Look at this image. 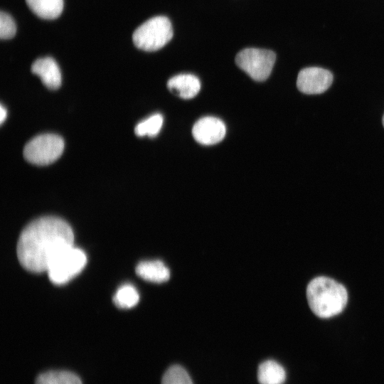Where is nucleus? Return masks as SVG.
Returning a JSON list of instances; mask_svg holds the SVG:
<instances>
[{
  "mask_svg": "<svg viewBox=\"0 0 384 384\" xmlns=\"http://www.w3.org/2000/svg\"><path fill=\"white\" fill-rule=\"evenodd\" d=\"M74 235L64 220L53 216L39 218L27 225L19 235L17 257L31 272H47L54 259L73 245Z\"/></svg>",
  "mask_w": 384,
  "mask_h": 384,
  "instance_id": "nucleus-1",
  "label": "nucleus"
},
{
  "mask_svg": "<svg viewBox=\"0 0 384 384\" xmlns=\"http://www.w3.org/2000/svg\"><path fill=\"white\" fill-rule=\"evenodd\" d=\"M306 298L313 313L320 318H330L341 313L348 301L346 289L326 277L313 279L306 288Z\"/></svg>",
  "mask_w": 384,
  "mask_h": 384,
  "instance_id": "nucleus-2",
  "label": "nucleus"
},
{
  "mask_svg": "<svg viewBox=\"0 0 384 384\" xmlns=\"http://www.w3.org/2000/svg\"><path fill=\"white\" fill-rule=\"evenodd\" d=\"M169 19L164 16L152 17L143 23L133 33L132 41L139 49L156 51L163 48L173 37Z\"/></svg>",
  "mask_w": 384,
  "mask_h": 384,
  "instance_id": "nucleus-3",
  "label": "nucleus"
},
{
  "mask_svg": "<svg viewBox=\"0 0 384 384\" xmlns=\"http://www.w3.org/2000/svg\"><path fill=\"white\" fill-rule=\"evenodd\" d=\"M86 262L85 253L73 245L64 250L54 259L46 272L51 282L63 284L78 274Z\"/></svg>",
  "mask_w": 384,
  "mask_h": 384,
  "instance_id": "nucleus-4",
  "label": "nucleus"
},
{
  "mask_svg": "<svg viewBox=\"0 0 384 384\" xmlns=\"http://www.w3.org/2000/svg\"><path fill=\"white\" fill-rule=\"evenodd\" d=\"M63 139L53 134L38 135L29 141L24 147L23 155L30 163L38 166L50 164L63 153Z\"/></svg>",
  "mask_w": 384,
  "mask_h": 384,
  "instance_id": "nucleus-5",
  "label": "nucleus"
},
{
  "mask_svg": "<svg viewBox=\"0 0 384 384\" xmlns=\"http://www.w3.org/2000/svg\"><path fill=\"white\" fill-rule=\"evenodd\" d=\"M276 60L275 53L270 50L248 48L235 56V63L256 81L265 80L270 75Z\"/></svg>",
  "mask_w": 384,
  "mask_h": 384,
  "instance_id": "nucleus-6",
  "label": "nucleus"
},
{
  "mask_svg": "<svg viewBox=\"0 0 384 384\" xmlns=\"http://www.w3.org/2000/svg\"><path fill=\"white\" fill-rule=\"evenodd\" d=\"M332 82L333 75L329 70L318 67H309L299 71L297 86L302 93L317 95L327 90Z\"/></svg>",
  "mask_w": 384,
  "mask_h": 384,
  "instance_id": "nucleus-7",
  "label": "nucleus"
},
{
  "mask_svg": "<svg viewBox=\"0 0 384 384\" xmlns=\"http://www.w3.org/2000/svg\"><path fill=\"white\" fill-rule=\"evenodd\" d=\"M226 133L225 124L214 117L198 119L192 129L193 137L199 144L213 145L223 139Z\"/></svg>",
  "mask_w": 384,
  "mask_h": 384,
  "instance_id": "nucleus-8",
  "label": "nucleus"
},
{
  "mask_svg": "<svg viewBox=\"0 0 384 384\" xmlns=\"http://www.w3.org/2000/svg\"><path fill=\"white\" fill-rule=\"evenodd\" d=\"M31 72L38 75L43 85L56 90L61 85V73L56 62L50 57L38 58L31 65Z\"/></svg>",
  "mask_w": 384,
  "mask_h": 384,
  "instance_id": "nucleus-9",
  "label": "nucleus"
},
{
  "mask_svg": "<svg viewBox=\"0 0 384 384\" xmlns=\"http://www.w3.org/2000/svg\"><path fill=\"white\" fill-rule=\"evenodd\" d=\"M167 87L174 95L183 99H191L199 92L201 82L194 75L179 74L169 80Z\"/></svg>",
  "mask_w": 384,
  "mask_h": 384,
  "instance_id": "nucleus-10",
  "label": "nucleus"
},
{
  "mask_svg": "<svg viewBox=\"0 0 384 384\" xmlns=\"http://www.w3.org/2000/svg\"><path fill=\"white\" fill-rule=\"evenodd\" d=\"M137 274L144 280L162 283L170 277L169 268L160 260H148L139 263L136 267Z\"/></svg>",
  "mask_w": 384,
  "mask_h": 384,
  "instance_id": "nucleus-11",
  "label": "nucleus"
},
{
  "mask_svg": "<svg viewBox=\"0 0 384 384\" xmlns=\"http://www.w3.org/2000/svg\"><path fill=\"white\" fill-rule=\"evenodd\" d=\"M260 384H283L286 380L284 368L274 360L261 363L257 370Z\"/></svg>",
  "mask_w": 384,
  "mask_h": 384,
  "instance_id": "nucleus-12",
  "label": "nucleus"
},
{
  "mask_svg": "<svg viewBox=\"0 0 384 384\" xmlns=\"http://www.w3.org/2000/svg\"><path fill=\"white\" fill-rule=\"evenodd\" d=\"M28 8L43 19L57 18L63 9V0H26Z\"/></svg>",
  "mask_w": 384,
  "mask_h": 384,
  "instance_id": "nucleus-13",
  "label": "nucleus"
},
{
  "mask_svg": "<svg viewBox=\"0 0 384 384\" xmlns=\"http://www.w3.org/2000/svg\"><path fill=\"white\" fill-rule=\"evenodd\" d=\"M35 384H82L75 373L66 370H50L40 374Z\"/></svg>",
  "mask_w": 384,
  "mask_h": 384,
  "instance_id": "nucleus-14",
  "label": "nucleus"
},
{
  "mask_svg": "<svg viewBox=\"0 0 384 384\" xmlns=\"http://www.w3.org/2000/svg\"><path fill=\"white\" fill-rule=\"evenodd\" d=\"M139 296L136 288L132 284H124L116 292L113 301L119 308L127 309L134 306L139 302Z\"/></svg>",
  "mask_w": 384,
  "mask_h": 384,
  "instance_id": "nucleus-15",
  "label": "nucleus"
},
{
  "mask_svg": "<svg viewBox=\"0 0 384 384\" xmlns=\"http://www.w3.org/2000/svg\"><path fill=\"white\" fill-rule=\"evenodd\" d=\"M163 121L164 119L161 114H153L145 120L139 122L135 127L134 132L139 137H155L160 132Z\"/></svg>",
  "mask_w": 384,
  "mask_h": 384,
  "instance_id": "nucleus-16",
  "label": "nucleus"
},
{
  "mask_svg": "<svg viewBox=\"0 0 384 384\" xmlns=\"http://www.w3.org/2000/svg\"><path fill=\"white\" fill-rule=\"evenodd\" d=\"M161 384H193L187 371L179 365L169 367L161 379Z\"/></svg>",
  "mask_w": 384,
  "mask_h": 384,
  "instance_id": "nucleus-17",
  "label": "nucleus"
},
{
  "mask_svg": "<svg viewBox=\"0 0 384 384\" xmlns=\"http://www.w3.org/2000/svg\"><path fill=\"white\" fill-rule=\"evenodd\" d=\"M16 33V26L13 18L6 12L0 14V38L2 40L12 38Z\"/></svg>",
  "mask_w": 384,
  "mask_h": 384,
  "instance_id": "nucleus-18",
  "label": "nucleus"
},
{
  "mask_svg": "<svg viewBox=\"0 0 384 384\" xmlns=\"http://www.w3.org/2000/svg\"><path fill=\"white\" fill-rule=\"evenodd\" d=\"M0 110V122L2 124L6 117V110L2 105H1Z\"/></svg>",
  "mask_w": 384,
  "mask_h": 384,
  "instance_id": "nucleus-19",
  "label": "nucleus"
},
{
  "mask_svg": "<svg viewBox=\"0 0 384 384\" xmlns=\"http://www.w3.org/2000/svg\"><path fill=\"white\" fill-rule=\"evenodd\" d=\"M382 122H383V127H384V114H383V117Z\"/></svg>",
  "mask_w": 384,
  "mask_h": 384,
  "instance_id": "nucleus-20",
  "label": "nucleus"
}]
</instances>
